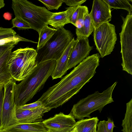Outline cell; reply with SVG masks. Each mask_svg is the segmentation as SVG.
Segmentation results:
<instances>
[{
  "label": "cell",
  "mask_w": 132,
  "mask_h": 132,
  "mask_svg": "<svg viewBox=\"0 0 132 132\" xmlns=\"http://www.w3.org/2000/svg\"><path fill=\"white\" fill-rule=\"evenodd\" d=\"M108 120L106 121V129L108 132H113V129L115 127L114 122L109 118H108Z\"/></svg>",
  "instance_id": "obj_31"
},
{
  "label": "cell",
  "mask_w": 132,
  "mask_h": 132,
  "mask_svg": "<svg viewBox=\"0 0 132 132\" xmlns=\"http://www.w3.org/2000/svg\"><path fill=\"white\" fill-rule=\"evenodd\" d=\"M75 42L74 37L60 57L56 61L55 67L51 76L53 80L62 77L66 73L69 57Z\"/></svg>",
  "instance_id": "obj_14"
},
{
  "label": "cell",
  "mask_w": 132,
  "mask_h": 132,
  "mask_svg": "<svg viewBox=\"0 0 132 132\" xmlns=\"http://www.w3.org/2000/svg\"><path fill=\"white\" fill-rule=\"evenodd\" d=\"M11 7L15 17L27 23L38 33L45 26L53 12L45 7L36 5L26 0H12Z\"/></svg>",
  "instance_id": "obj_3"
},
{
  "label": "cell",
  "mask_w": 132,
  "mask_h": 132,
  "mask_svg": "<svg viewBox=\"0 0 132 132\" xmlns=\"http://www.w3.org/2000/svg\"><path fill=\"white\" fill-rule=\"evenodd\" d=\"M16 81L13 79L3 86L4 95L0 131L18 123L14 95Z\"/></svg>",
  "instance_id": "obj_9"
},
{
  "label": "cell",
  "mask_w": 132,
  "mask_h": 132,
  "mask_svg": "<svg viewBox=\"0 0 132 132\" xmlns=\"http://www.w3.org/2000/svg\"><path fill=\"white\" fill-rule=\"evenodd\" d=\"M47 8V10H58L62 5V0H38Z\"/></svg>",
  "instance_id": "obj_26"
},
{
  "label": "cell",
  "mask_w": 132,
  "mask_h": 132,
  "mask_svg": "<svg viewBox=\"0 0 132 132\" xmlns=\"http://www.w3.org/2000/svg\"><path fill=\"white\" fill-rule=\"evenodd\" d=\"M51 110L40 107L31 110H21L16 108V114L18 123H26L42 122L44 113Z\"/></svg>",
  "instance_id": "obj_13"
},
{
  "label": "cell",
  "mask_w": 132,
  "mask_h": 132,
  "mask_svg": "<svg viewBox=\"0 0 132 132\" xmlns=\"http://www.w3.org/2000/svg\"><path fill=\"white\" fill-rule=\"evenodd\" d=\"M57 29L47 26L38 34L39 38L36 50L42 48L56 32Z\"/></svg>",
  "instance_id": "obj_20"
},
{
  "label": "cell",
  "mask_w": 132,
  "mask_h": 132,
  "mask_svg": "<svg viewBox=\"0 0 132 132\" xmlns=\"http://www.w3.org/2000/svg\"><path fill=\"white\" fill-rule=\"evenodd\" d=\"M4 85L3 84L0 83V90L3 88Z\"/></svg>",
  "instance_id": "obj_36"
},
{
  "label": "cell",
  "mask_w": 132,
  "mask_h": 132,
  "mask_svg": "<svg viewBox=\"0 0 132 132\" xmlns=\"http://www.w3.org/2000/svg\"><path fill=\"white\" fill-rule=\"evenodd\" d=\"M63 3L69 7H75L81 5L86 0H62Z\"/></svg>",
  "instance_id": "obj_29"
},
{
  "label": "cell",
  "mask_w": 132,
  "mask_h": 132,
  "mask_svg": "<svg viewBox=\"0 0 132 132\" xmlns=\"http://www.w3.org/2000/svg\"><path fill=\"white\" fill-rule=\"evenodd\" d=\"M4 95V90H3V88H2L0 90V128L1 126L2 115Z\"/></svg>",
  "instance_id": "obj_32"
},
{
  "label": "cell",
  "mask_w": 132,
  "mask_h": 132,
  "mask_svg": "<svg viewBox=\"0 0 132 132\" xmlns=\"http://www.w3.org/2000/svg\"><path fill=\"white\" fill-rule=\"evenodd\" d=\"M14 46H9L0 57V83L4 85L13 79L8 69L7 63Z\"/></svg>",
  "instance_id": "obj_17"
},
{
  "label": "cell",
  "mask_w": 132,
  "mask_h": 132,
  "mask_svg": "<svg viewBox=\"0 0 132 132\" xmlns=\"http://www.w3.org/2000/svg\"><path fill=\"white\" fill-rule=\"evenodd\" d=\"M36 50L32 48H20L12 52L7 66L13 79L20 81L31 74L37 64Z\"/></svg>",
  "instance_id": "obj_5"
},
{
  "label": "cell",
  "mask_w": 132,
  "mask_h": 132,
  "mask_svg": "<svg viewBox=\"0 0 132 132\" xmlns=\"http://www.w3.org/2000/svg\"><path fill=\"white\" fill-rule=\"evenodd\" d=\"M90 132H96V129L93 130Z\"/></svg>",
  "instance_id": "obj_37"
},
{
  "label": "cell",
  "mask_w": 132,
  "mask_h": 132,
  "mask_svg": "<svg viewBox=\"0 0 132 132\" xmlns=\"http://www.w3.org/2000/svg\"><path fill=\"white\" fill-rule=\"evenodd\" d=\"M16 35V32L12 28L0 27V40Z\"/></svg>",
  "instance_id": "obj_27"
},
{
  "label": "cell",
  "mask_w": 132,
  "mask_h": 132,
  "mask_svg": "<svg viewBox=\"0 0 132 132\" xmlns=\"http://www.w3.org/2000/svg\"><path fill=\"white\" fill-rule=\"evenodd\" d=\"M9 46H0V57L4 53L6 50Z\"/></svg>",
  "instance_id": "obj_34"
},
{
  "label": "cell",
  "mask_w": 132,
  "mask_h": 132,
  "mask_svg": "<svg viewBox=\"0 0 132 132\" xmlns=\"http://www.w3.org/2000/svg\"><path fill=\"white\" fill-rule=\"evenodd\" d=\"M4 131L7 132H49L43 121L26 123H18Z\"/></svg>",
  "instance_id": "obj_16"
},
{
  "label": "cell",
  "mask_w": 132,
  "mask_h": 132,
  "mask_svg": "<svg viewBox=\"0 0 132 132\" xmlns=\"http://www.w3.org/2000/svg\"><path fill=\"white\" fill-rule=\"evenodd\" d=\"M78 6L68 7L64 11L53 12L48 21V25L57 29L63 27L68 23H71L72 15Z\"/></svg>",
  "instance_id": "obj_15"
},
{
  "label": "cell",
  "mask_w": 132,
  "mask_h": 132,
  "mask_svg": "<svg viewBox=\"0 0 132 132\" xmlns=\"http://www.w3.org/2000/svg\"><path fill=\"white\" fill-rule=\"evenodd\" d=\"M100 54L88 56L57 84L49 88L38 100L51 110L62 105L78 93L96 73Z\"/></svg>",
  "instance_id": "obj_1"
},
{
  "label": "cell",
  "mask_w": 132,
  "mask_h": 132,
  "mask_svg": "<svg viewBox=\"0 0 132 132\" xmlns=\"http://www.w3.org/2000/svg\"><path fill=\"white\" fill-rule=\"evenodd\" d=\"M106 121H100L97 125V130L96 132H108L106 129Z\"/></svg>",
  "instance_id": "obj_30"
},
{
  "label": "cell",
  "mask_w": 132,
  "mask_h": 132,
  "mask_svg": "<svg viewBox=\"0 0 132 132\" xmlns=\"http://www.w3.org/2000/svg\"><path fill=\"white\" fill-rule=\"evenodd\" d=\"M111 8L104 0H94L89 14L94 28L111 20Z\"/></svg>",
  "instance_id": "obj_12"
},
{
  "label": "cell",
  "mask_w": 132,
  "mask_h": 132,
  "mask_svg": "<svg viewBox=\"0 0 132 132\" xmlns=\"http://www.w3.org/2000/svg\"><path fill=\"white\" fill-rule=\"evenodd\" d=\"M123 23L119 34L122 70L132 75V14L121 16Z\"/></svg>",
  "instance_id": "obj_8"
},
{
  "label": "cell",
  "mask_w": 132,
  "mask_h": 132,
  "mask_svg": "<svg viewBox=\"0 0 132 132\" xmlns=\"http://www.w3.org/2000/svg\"><path fill=\"white\" fill-rule=\"evenodd\" d=\"M0 132H7L6 131H0Z\"/></svg>",
  "instance_id": "obj_39"
},
{
  "label": "cell",
  "mask_w": 132,
  "mask_h": 132,
  "mask_svg": "<svg viewBox=\"0 0 132 132\" xmlns=\"http://www.w3.org/2000/svg\"><path fill=\"white\" fill-rule=\"evenodd\" d=\"M80 5L78 6L73 13L71 18V23L75 26Z\"/></svg>",
  "instance_id": "obj_33"
},
{
  "label": "cell",
  "mask_w": 132,
  "mask_h": 132,
  "mask_svg": "<svg viewBox=\"0 0 132 132\" xmlns=\"http://www.w3.org/2000/svg\"><path fill=\"white\" fill-rule=\"evenodd\" d=\"M94 29L91 18L89 14L86 16L82 26L79 28H76V33L77 39L88 38Z\"/></svg>",
  "instance_id": "obj_19"
},
{
  "label": "cell",
  "mask_w": 132,
  "mask_h": 132,
  "mask_svg": "<svg viewBox=\"0 0 132 132\" xmlns=\"http://www.w3.org/2000/svg\"><path fill=\"white\" fill-rule=\"evenodd\" d=\"M117 83L115 82L102 93L96 91L80 100L73 105L70 113L75 119L80 120L85 117L90 118V114L96 111L101 112L105 106L114 101L112 94Z\"/></svg>",
  "instance_id": "obj_4"
},
{
  "label": "cell",
  "mask_w": 132,
  "mask_h": 132,
  "mask_svg": "<svg viewBox=\"0 0 132 132\" xmlns=\"http://www.w3.org/2000/svg\"><path fill=\"white\" fill-rule=\"evenodd\" d=\"M89 14L87 7L85 6L80 5L75 26L77 28H79L82 26L85 18Z\"/></svg>",
  "instance_id": "obj_24"
},
{
  "label": "cell",
  "mask_w": 132,
  "mask_h": 132,
  "mask_svg": "<svg viewBox=\"0 0 132 132\" xmlns=\"http://www.w3.org/2000/svg\"><path fill=\"white\" fill-rule=\"evenodd\" d=\"M5 5L3 0H0V9L4 7Z\"/></svg>",
  "instance_id": "obj_35"
},
{
  "label": "cell",
  "mask_w": 132,
  "mask_h": 132,
  "mask_svg": "<svg viewBox=\"0 0 132 132\" xmlns=\"http://www.w3.org/2000/svg\"><path fill=\"white\" fill-rule=\"evenodd\" d=\"M92 48L88 38H77L68 61V70L75 67L88 57Z\"/></svg>",
  "instance_id": "obj_11"
},
{
  "label": "cell",
  "mask_w": 132,
  "mask_h": 132,
  "mask_svg": "<svg viewBox=\"0 0 132 132\" xmlns=\"http://www.w3.org/2000/svg\"><path fill=\"white\" fill-rule=\"evenodd\" d=\"M94 40L96 49L102 58L113 51L117 39L115 26L106 22L95 28Z\"/></svg>",
  "instance_id": "obj_7"
},
{
  "label": "cell",
  "mask_w": 132,
  "mask_h": 132,
  "mask_svg": "<svg viewBox=\"0 0 132 132\" xmlns=\"http://www.w3.org/2000/svg\"><path fill=\"white\" fill-rule=\"evenodd\" d=\"M74 37L70 31L64 27L57 29L42 48L36 50V63L38 64L48 60H57Z\"/></svg>",
  "instance_id": "obj_6"
},
{
  "label": "cell",
  "mask_w": 132,
  "mask_h": 132,
  "mask_svg": "<svg viewBox=\"0 0 132 132\" xmlns=\"http://www.w3.org/2000/svg\"><path fill=\"white\" fill-rule=\"evenodd\" d=\"M98 121L97 117L80 120L75 124L76 132H90L96 129Z\"/></svg>",
  "instance_id": "obj_18"
},
{
  "label": "cell",
  "mask_w": 132,
  "mask_h": 132,
  "mask_svg": "<svg viewBox=\"0 0 132 132\" xmlns=\"http://www.w3.org/2000/svg\"><path fill=\"white\" fill-rule=\"evenodd\" d=\"M71 132H76L75 129V128H74V129Z\"/></svg>",
  "instance_id": "obj_38"
},
{
  "label": "cell",
  "mask_w": 132,
  "mask_h": 132,
  "mask_svg": "<svg viewBox=\"0 0 132 132\" xmlns=\"http://www.w3.org/2000/svg\"><path fill=\"white\" fill-rule=\"evenodd\" d=\"M21 41L27 42L38 43L37 42L26 39L20 36L18 34L0 39V46H14L17 44L19 42Z\"/></svg>",
  "instance_id": "obj_23"
},
{
  "label": "cell",
  "mask_w": 132,
  "mask_h": 132,
  "mask_svg": "<svg viewBox=\"0 0 132 132\" xmlns=\"http://www.w3.org/2000/svg\"><path fill=\"white\" fill-rule=\"evenodd\" d=\"M40 107H43V105L41 101L37 100L32 103L26 104L16 108L21 110H31Z\"/></svg>",
  "instance_id": "obj_28"
},
{
  "label": "cell",
  "mask_w": 132,
  "mask_h": 132,
  "mask_svg": "<svg viewBox=\"0 0 132 132\" xmlns=\"http://www.w3.org/2000/svg\"><path fill=\"white\" fill-rule=\"evenodd\" d=\"M12 29L17 28L19 30L32 29L31 26L27 23L18 17H15L12 19Z\"/></svg>",
  "instance_id": "obj_25"
},
{
  "label": "cell",
  "mask_w": 132,
  "mask_h": 132,
  "mask_svg": "<svg viewBox=\"0 0 132 132\" xmlns=\"http://www.w3.org/2000/svg\"><path fill=\"white\" fill-rule=\"evenodd\" d=\"M43 122L49 132H71L76 122L70 113L66 115L61 112Z\"/></svg>",
  "instance_id": "obj_10"
},
{
  "label": "cell",
  "mask_w": 132,
  "mask_h": 132,
  "mask_svg": "<svg viewBox=\"0 0 132 132\" xmlns=\"http://www.w3.org/2000/svg\"><path fill=\"white\" fill-rule=\"evenodd\" d=\"M126 111L122 126L123 132H132V99L126 103Z\"/></svg>",
  "instance_id": "obj_21"
},
{
  "label": "cell",
  "mask_w": 132,
  "mask_h": 132,
  "mask_svg": "<svg viewBox=\"0 0 132 132\" xmlns=\"http://www.w3.org/2000/svg\"><path fill=\"white\" fill-rule=\"evenodd\" d=\"M111 8L126 10L130 14H132V6L127 0H104Z\"/></svg>",
  "instance_id": "obj_22"
},
{
  "label": "cell",
  "mask_w": 132,
  "mask_h": 132,
  "mask_svg": "<svg viewBox=\"0 0 132 132\" xmlns=\"http://www.w3.org/2000/svg\"><path fill=\"white\" fill-rule=\"evenodd\" d=\"M56 61L50 60L37 64L29 76L16 84L14 95L16 108L23 105L43 88L54 69Z\"/></svg>",
  "instance_id": "obj_2"
}]
</instances>
